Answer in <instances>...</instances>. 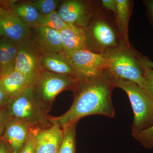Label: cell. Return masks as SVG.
I'll return each instance as SVG.
<instances>
[{"label": "cell", "mask_w": 153, "mask_h": 153, "mask_svg": "<svg viewBox=\"0 0 153 153\" xmlns=\"http://www.w3.org/2000/svg\"><path fill=\"white\" fill-rule=\"evenodd\" d=\"M136 139L146 149H153V125L147 129L131 133Z\"/></svg>", "instance_id": "23"}, {"label": "cell", "mask_w": 153, "mask_h": 153, "mask_svg": "<svg viewBox=\"0 0 153 153\" xmlns=\"http://www.w3.org/2000/svg\"><path fill=\"white\" fill-rule=\"evenodd\" d=\"M35 28L36 31L32 45L40 55L63 52L59 31L44 27Z\"/></svg>", "instance_id": "12"}, {"label": "cell", "mask_w": 153, "mask_h": 153, "mask_svg": "<svg viewBox=\"0 0 153 153\" xmlns=\"http://www.w3.org/2000/svg\"><path fill=\"white\" fill-rule=\"evenodd\" d=\"M4 36V32H3L2 28L0 25V40Z\"/></svg>", "instance_id": "32"}, {"label": "cell", "mask_w": 153, "mask_h": 153, "mask_svg": "<svg viewBox=\"0 0 153 153\" xmlns=\"http://www.w3.org/2000/svg\"><path fill=\"white\" fill-rule=\"evenodd\" d=\"M63 53L68 57L79 50L86 49L88 38L84 29L68 26L59 31Z\"/></svg>", "instance_id": "13"}, {"label": "cell", "mask_w": 153, "mask_h": 153, "mask_svg": "<svg viewBox=\"0 0 153 153\" xmlns=\"http://www.w3.org/2000/svg\"><path fill=\"white\" fill-rule=\"evenodd\" d=\"M68 58L77 77L94 76L108 66L106 57L87 49L77 51Z\"/></svg>", "instance_id": "7"}, {"label": "cell", "mask_w": 153, "mask_h": 153, "mask_svg": "<svg viewBox=\"0 0 153 153\" xmlns=\"http://www.w3.org/2000/svg\"><path fill=\"white\" fill-rule=\"evenodd\" d=\"M19 44L4 36L0 40V70L1 76L15 70Z\"/></svg>", "instance_id": "15"}, {"label": "cell", "mask_w": 153, "mask_h": 153, "mask_svg": "<svg viewBox=\"0 0 153 153\" xmlns=\"http://www.w3.org/2000/svg\"><path fill=\"white\" fill-rule=\"evenodd\" d=\"M108 62L107 70L113 77L132 81L147 92V86L139 55L126 49H116L105 55Z\"/></svg>", "instance_id": "4"}, {"label": "cell", "mask_w": 153, "mask_h": 153, "mask_svg": "<svg viewBox=\"0 0 153 153\" xmlns=\"http://www.w3.org/2000/svg\"><path fill=\"white\" fill-rule=\"evenodd\" d=\"M0 25L4 37L14 42L22 43L27 41L30 36V28L4 2L0 7Z\"/></svg>", "instance_id": "8"}, {"label": "cell", "mask_w": 153, "mask_h": 153, "mask_svg": "<svg viewBox=\"0 0 153 153\" xmlns=\"http://www.w3.org/2000/svg\"><path fill=\"white\" fill-rule=\"evenodd\" d=\"M91 33L94 40L103 48H111L117 45L114 31L106 22L98 20L94 24Z\"/></svg>", "instance_id": "18"}, {"label": "cell", "mask_w": 153, "mask_h": 153, "mask_svg": "<svg viewBox=\"0 0 153 153\" xmlns=\"http://www.w3.org/2000/svg\"><path fill=\"white\" fill-rule=\"evenodd\" d=\"M1 77V70H0V78Z\"/></svg>", "instance_id": "34"}, {"label": "cell", "mask_w": 153, "mask_h": 153, "mask_svg": "<svg viewBox=\"0 0 153 153\" xmlns=\"http://www.w3.org/2000/svg\"><path fill=\"white\" fill-rule=\"evenodd\" d=\"M41 16H46L55 11L59 1L56 0H34L31 2Z\"/></svg>", "instance_id": "22"}, {"label": "cell", "mask_w": 153, "mask_h": 153, "mask_svg": "<svg viewBox=\"0 0 153 153\" xmlns=\"http://www.w3.org/2000/svg\"><path fill=\"white\" fill-rule=\"evenodd\" d=\"M76 79L72 76L44 70L34 85L35 92L38 98L51 109L56 97L63 91L73 90Z\"/></svg>", "instance_id": "5"}, {"label": "cell", "mask_w": 153, "mask_h": 153, "mask_svg": "<svg viewBox=\"0 0 153 153\" xmlns=\"http://www.w3.org/2000/svg\"><path fill=\"white\" fill-rule=\"evenodd\" d=\"M144 3L150 19L153 25V0L144 1Z\"/></svg>", "instance_id": "29"}, {"label": "cell", "mask_w": 153, "mask_h": 153, "mask_svg": "<svg viewBox=\"0 0 153 153\" xmlns=\"http://www.w3.org/2000/svg\"><path fill=\"white\" fill-rule=\"evenodd\" d=\"M116 22L122 38L126 44L129 46L128 23L131 5L128 0H116Z\"/></svg>", "instance_id": "19"}, {"label": "cell", "mask_w": 153, "mask_h": 153, "mask_svg": "<svg viewBox=\"0 0 153 153\" xmlns=\"http://www.w3.org/2000/svg\"><path fill=\"white\" fill-rule=\"evenodd\" d=\"M77 123L78 122L70 124L63 129V138L57 153H75Z\"/></svg>", "instance_id": "20"}, {"label": "cell", "mask_w": 153, "mask_h": 153, "mask_svg": "<svg viewBox=\"0 0 153 153\" xmlns=\"http://www.w3.org/2000/svg\"><path fill=\"white\" fill-rule=\"evenodd\" d=\"M32 129L25 122L10 117L6 124L2 138L8 144L13 153H19Z\"/></svg>", "instance_id": "10"}, {"label": "cell", "mask_w": 153, "mask_h": 153, "mask_svg": "<svg viewBox=\"0 0 153 153\" xmlns=\"http://www.w3.org/2000/svg\"><path fill=\"white\" fill-rule=\"evenodd\" d=\"M114 87L121 88L127 94L134 113L131 133L153 125V99L136 83L112 77Z\"/></svg>", "instance_id": "3"}, {"label": "cell", "mask_w": 153, "mask_h": 153, "mask_svg": "<svg viewBox=\"0 0 153 153\" xmlns=\"http://www.w3.org/2000/svg\"><path fill=\"white\" fill-rule=\"evenodd\" d=\"M3 3H4V2L2 1H0V7H1L3 4Z\"/></svg>", "instance_id": "33"}, {"label": "cell", "mask_w": 153, "mask_h": 153, "mask_svg": "<svg viewBox=\"0 0 153 153\" xmlns=\"http://www.w3.org/2000/svg\"><path fill=\"white\" fill-rule=\"evenodd\" d=\"M10 117L23 121L34 129L51 125L48 115L50 109L38 98L34 86L27 87L11 100L7 106Z\"/></svg>", "instance_id": "2"}, {"label": "cell", "mask_w": 153, "mask_h": 153, "mask_svg": "<svg viewBox=\"0 0 153 153\" xmlns=\"http://www.w3.org/2000/svg\"><path fill=\"white\" fill-rule=\"evenodd\" d=\"M68 26L55 10L48 15L41 16L36 27H44L59 31Z\"/></svg>", "instance_id": "21"}, {"label": "cell", "mask_w": 153, "mask_h": 153, "mask_svg": "<svg viewBox=\"0 0 153 153\" xmlns=\"http://www.w3.org/2000/svg\"><path fill=\"white\" fill-rule=\"evenodd\" d=\"M5 4L29 27H37L41 16L31 2L19 3L10 1L6 2Z\"/></svg>", "instance_id": "17"}, {"label": "cell", "mask_w": 153, "mask_h": 153, "mask_svg": "<svg viewBox=\"0 0 153 153\" xmlns=\"http://www.w3.org/2000/svg\"><path fill=\"white\" fill-rule=\"evenodd\" d=\"M139 56L140 63L143 71V76L147 86V93L153 99V69L147 66L141 60Z\"/></svg>", "instance_id": "24"}, {"label": "cell", "mask_w": 153, "mask_h": 153, "mask_svg": "<svg viewBox=\"0 0 153 153\" xmlns=\"http://www.w3.org/2000/svg\"><path fill=\"white\" fill-rule=\"evenodd\" d=\"M11 100L0 87V109L7 107Z\"/></svg>", "instance_id": "27"}, {"label": "cell", "mask_w": 153, "mask_h": 153, "mask_svg": "<svg viewBox=\"0 0 153 153\" xmlns=\"http://www.w3.org/2000/svg\"><path fill=\"white\" fill-rule=\"evenodd\" d=\"M58 15L68 26H76L84 29L87 26L89 14L84 3L77 0H68L61 4Z\"/></svg>", "instance_id": "11"}, {"label": "cell", "mask_w": 153, "mask_h": 153, "mask_svg": "<svg viewBox=\"0 0 153 153\" xmlns=\"http://www.w3.org/2000/svg\"><path fill=\"white\" fill-rule=\"evenodd\" d=\"M37 129H32L25 145L19 153H36V136Z\"/></svg>", "instance_id": "25"}, {"label": "cell", "mask_w": 153, "mask_h": 153, "mask_svg": "<svg viewBox=\"0 0 153 153\" xmlns=\"http://www.w3.org/2000/svg\"><path fill=\"white\" fill-rule=\"evenodd\" d=\"M63 129L57 124L36 130V153H57L63 138Z\"/></svg>", "instance_id": "9"}, {"label": "cell", "mask_w": 153, "mask_h": 153, "mask_svg": "<svg viewBox=\"0 0 153 153\" xmlns=\"http://www.w3.org/2000/svg\"><path fill=\"white\" fill-rule=\"evenodd\" d=\"M102 5L105 8L107 9L116 14V0H102Z\"/></svg>", "instance_id": "28"}, {"label": "cell", "mask_w": 153, "mask_h": 153, "mask_svg": "<svg viewBox=\"0 0 153 153\" xmlns=\"http://www.w3.org/2000/svg\"><path fill=\"white\" fill-rule=\"evenodd\" d=\"M15 70L26 76L30 86L35 85L44 70L41 65V55L27 41L19 44Z\"/></svg>", "instance_id": "6"}, {"label": "cell", "mask_w": 153, "mask_h": 153, "mask_svg": "<svg viewBox=\"0 0 153 153\" xmlns=\"http://www.w3.org/2000/svg\"><path fill=\"white\" fill-rule=\"evenodd\" d=\"M41 60L44 70L77 78L68 57L63 52L41 55Z\"/></svg>", "instance_id": "14"}, {"label": "cell", "mask_w": 153, "mask_h": 153, "mask_svg": "<svg viewBox=\"0 0 153 153\" xmlns=\"http://www.w3.org/2000/svg\"><path fill=\"white\" fill-rule=\"evenodd\" d=\"M141 60L142 61L143 63L146 64L148 67L153 68V62L147 57L140 56Z\"/></svg>", "instance_id": "31"}, {"label": "cell", "mask_w": 153, "mask_h": 153, "mask_svg": "<svg viewBox=\"0 0 153 153\" xmlns=\"http://www.w3.org/2000/svg\"><path fill=\"white\" fill-rule=\"evenodd\" d=\"M112 76L107 69L94 76L77 77L73 91L74 100L70 108L58 117L49 116L52 123L64 129L68 125L92 115L114 117L111 93Z\"/></svg>", "instance_id": "1"}, {"label": "cell", "mask_w": 153, "mask_h": 153, "mask_svg": "<svg viewBox=\"0 0 153 153\" xmlns=\"http://www.w3.org/2000/svg\"><path fill=\"white\" fill-rule=\"evenodd\" d=\"M10 118L7 106L0 109V139L2 137L6 124Z\"/></svg>", "instance_id": "26"}, {"label": "cell", "mask_w": 153, "mask_h": 153, "mask_svg": "<svg viewBox=\"0 0 153 153\" xmlns=\"http://www.w3.org/2000/svg\"><path fill=\"white\" fill-rule=\"evenodd\" d=\"M30 85L26 76L17 70L1 76L0 78V87L12 100L21 94Z\"/></svg>", "instance_id": "16"}, {"label": "cell", "mask_w": 153, "mask_h": 153, "mask_svg": "<svg viewBox=\"0 0 153 153\" xmlns=\"http://www.w3.org/2000/svg\"><path fill=\"white\" fill-rule=\"evenodd\" d=\"M0 153H13L8 144L3 139H0Z\"/></svg>", "instance_id": "30"}]
</instances>
